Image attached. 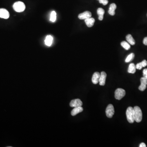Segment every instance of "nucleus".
<instances>
[{
  "label": "nucleus",
  "mask_w": 147,
  "mask_h": 147,
  "mask_svg": "<svg viewBox=\"0 0 147 147\" xmlns=\"http://www.w3.org/2000/svg\"><path fill=\"white\" fill-rule=\"evenodd\" d=\"M135 120L136 122L139 123L142 119V112L138 106H135L133 108Z\"/></svg>",
  "instance_id": "obj_1"
},
{
  "label": "nucleus",
  "mask_w": 147,
  "mask_h": 147,
  "mask_svg": "<svg viewBox=\"0 0 147 147\" xmlns=\"http://www.w3.org/2000/svg\"><path fill=\"white\" fill-rule=\"evenodd\" d=\"M126 114L128 121L130 123H133L135 121L133 108L131 107H128L127 109Z\"/></svg>",
  "instance_id": "obj_2"
},
{
  "label": "nucleus",
  "mask_w": 147,
  "mask_h": 147,
  "mask_svg": "<svg viewBox=\"0 0 147 147\" xmlns=\"http://www.w3.org/2000/svg\"><path fill=\"white\" fill-rule=\"evenodd\" d=\"M13 7L16 12H21L24 11L25 9V6L23 2L18 1L14 3Z\"/></svg>",
  "instance_id": "obj_3"
},
{
  "label": "nucleus",
  "mask_w": 147,
  "mask_h": 147,
  "mask_svg": "<svg viewBox=\"0 0 147 147\" xmlns=\"http://www.w3.org/2000/svg\"><path fill=\"white\" fill-rule=\"evenodd\" d=\"M126 95V91L123 89L118 88L115 92V98L116 99L121 100Z\"/></svg>",
  "instance_id": "obj_4"
},
{
  "label": "nucleus",
  "mask_w": 147,
  "mask_h": 147,
  "mask_svg": "<svg viewBox=\"0 0 147 147\" xmlns=\"http://www.w3.org/2000/svg\"><path fill=\"white\" fill-rule=\"evenodd\" d=\"M105 112H106V116L108 118H112L114 114V106L112 104H109L107 106Z\"/></svg>",
  "instance_id": "obj_5"
},
{
  "label": "nucleus",
  "mask_w": 147,
  "mask_h": 147,
  "mask_svg": "<svg viewBox=\"0 0 147 147\" xmlns=\"http://www.w3.org/2000/svg\"><path fill=\"white\" fill-rule=\"evenodd\" d=\"M83 105L82 101L79 99L72 100L70 102L69 105L71 107H76L81 106Z\"/></svg>",
  "instance_id": "obj_6"
},
{
  "label": "nucleus",
  "mask_w": 147,
  "mask_h": 147,
  "mask_svg": "<svg viewBox=\"0 0 147 147\" xmlns=\"http://www.w3.org/2000/svg\"><path fill=\"white\" fill-rule=\"evenodd\" d=\"M141 84L138 87V89L141 91H143L147 88V79L144 77H142L141 79Z\"/></svg>",
  "instance_id": "obj_7"
},
{
  "label": "nucleus",
  "mask_w": 147,
  "mask_h": 147,
  "mask_svg": "<svg viewBox=\"0 0 147 147\" xmlns=\"http://www.w3.org/2000/svg\"><path fill=\"white\" fill-rule=\"evenodd\" d=\"M92 17V13L89 11H86L79 14L78 17L81 20H85Z\"/></svg>",
  "instance_id": "obj_8"
},
{
  "label": "nucleus",
  "mask_w": 147,
  "mask_h": 147,
  "mask_svg": "<svg viewBox=\"0 0 147 147\" xmlns=\"http://www.w3.org/2000/svg\"><path fill=\"white\" fill-rule=\"evenodd\" d=\"M107 74L105 72H102L100 74L99 83L100 86H103L105 85Z\"/></svg>",
  "instance_id": "obj_9"
},
{
  "label": "nucleus",
  "mask_w": 147,
  "mask_h": 147,
  "mask_svg": "<svg viewBox=\"0 0 147 147\" xmlns=\"http://www.w3.org/2000/svg\"><path fill=\"white\" fill-rule=\"evenodd\" d=\"M10 17L8 11L5 9H0V18L4 19H7Z\"/></svg>",
  "instance_id": "obj_10"
},
{
  "label": "nucleus",
  "mask_w": 147,
  "mask_h": 147,
  "mask_svg": "<svg viewBox=\"0 0 147 147\" xmlns=\"http://www.w3.org/2000/svg\"><path fill=\"white\" fill-rule=\"evenodd\" d=\"M100 76V74L98 72L94 73L92 77V82L94 84H97L99 83V79Z\"/></svg>",
  "instance_id": "obj_11"
},
{
  "label": "nucleus",
  "mask_w": 147,
  "mask_h": 147,
  "mask_svg": "<svg viewBox=\"0 0 147 147\" xmlns=\"http://www.w3.org/2000/svg\"><path fill=\"white\" fill-rule=\"evenodd\" d=\"M83 110V109L81 106L74 107L71 111V115L73 116H75L79 113L82 112Z\"/></svg>",
  "instance_id": "obj_12"
},
{
  "label": "nucleus",
  "mask_w": 147,
  "mask_h": 147,
  "mask_svg": "<svg viewBox=\"0 0 147 147\" xmlns=\"http://www.w3.org/2000/svg\"><path fill=\"white\" fill-rule=\"evenodd\" d=\"M95 21V19L93 18L90 17L85 20V22H86V24L87 25V26L89 27H92L94 25Z\"/></svg>",
  "instance_id": "obj_13"
},
{
  "label": "nucleus",
  "mask_w": 147,
  "mask_h": 147,
  "mask_svg": "<svg viewBox=\"0 0 147 147\" xmlns=\"http://www.w3.org/2000/svg\"><path fill=\"white\" fill-rule=\"evenodd\" d=\"M117 8V5L115 3H112L110 5L108 10V13L111 16H114L115 14V10Z\"/></svg>",
  "instance_id": "obj_14"
},
{
  "label": "nucleus",
  "mask_w": 147,
  "mask_h": 147,
  "mask_svg": "<svg viewBox=\"0 0 147 147\" xmlns=\"http://www.w3.org/2000/svg\"><path fill=\"white\" fill-rule=\"evenodd\" d=\"M147 65V61L145 60H143L141 62L139 63L136 64V69L140 70L143 67H145Z\"/></svg>",
  "instance_id": "obj_15"
},
{
  "label": "nucleus",
  "mask_w": 147,
  "mask_h": 147,
  "mask_svg": "<svg viewBox=\"0 0 147 147\" xmlns=\"http://www.w3.org/2000/svg\"><path fill=\"white\" fill-rule=\"evenodd\" d=\"M105 13L104 10L101 8H99L97 10V14L98 15V19L102 21L103 19V15Z\"/></svg>",
  "instance_id": "obj_16"
},
{
  "label": "nucleus",
  "mask_w": 147,
  "mask_h": 147,
  "mask_svg": "<svg viewBox=\"0 0 147 147\" xmlns=\"http://www.w3.org/2000/svg\"><path fill=\"white\" fill-rule=\"evenodd\" d=\"M53 41V38L50 35H48L46 36L45 39V44L48 46H50L52 45Z\"/></svg>",
  "instance_id": "obj_17"
},
{
  "label": "nucleus",
  "mask_w": 147,
  "mask_h": 147,
  "mask_svg": "<svg viewBox=\"0 0 147 147\" xmlns=\"http://www.w3.org/2000/svg\"><path fill=\"white\" fill-rule=\"evenodd\" d=\"M136 67L135 65L133 63L130 64L128 69V73L134 74L136 72Z\"/></svg>",
  "instance_id": "obj_18"
},
{
  "label": "nucleus",
  "mask_w": 147,
  "mask_h": 147,
  "mask_svg": "<svg viewBox=\"0 0 147 147\" xmlns=\"http://www.w3.org/2000/svg\"><path fill=\"white\" fill-rule=\"evenodd\" d=\"M126 38L127 41L131 45H134L135 44V40L131 34H129L127 35Z\"/></svg>",
  "instance_id": "obj_19"
},
{
  "label": "nucleus",
  "mask_w": 147,
  "mask_h": 147,
  "mask_svg": "<svg viewBox=\"0 0 147 147\" xmlns=\"http://www.w3.org/2000/svg\"><path fill=\"white\" fill-rule=\"evenodd\" d=\"M121 45L126 50H129L130 48V44L126 41H122L121 43Z\"/></svg>",
  "instance_id": "obj_20"
},
{
  "label": "nucleus",
  "mask_w": 147,
  "mask_h": 147,
  "mask_svg": "<svg viewBox=\"0 0 147 147\" xmlns=\"http://www.w3.org/2000/svg\"><path fill=\"white\" fill-rule=\"evenodd\" d=\"M56 18H57L56 12L55 11H52L51 14L50 20L51 21L55 22L56 20Z\"/></svg>",
  "instance_id": "obj_21"
},
{
  "label": "nucleus",
  "mask_w": 147,
  "mask_h": 147,
  "mask_svg": "<svg viewBox=\"0 0 147 147\" xmlns=\"http://www.w3.org/2000/svg\"><path fill=\"white\" fill-rule=\"evenodd\" d=\"M134 57H135V54L134 53H131V54L129 55L126 58V59L125 60V62L126 63L130 62L133 59Z\"/></svg>",
  "instance_id": "obj_22"
},
{
  "label": "nucleus",
  "mask_w": 147,
  "mask_h": 147,
  "mask_svg": "<svg viewBox=\"0 0 147 147\" xmlns=\"http://www.w3.org/2000/svg\"><path fill=\"white\" fill-rule=\"evenodd\" d=\"M99 2V3H102L104 5H106L108 3V0H98Z\"/></svg>",
  "instance_id": "obj_23"
},
{
  "label": "nucleus",
  "mask_w": 147,
  "mask_h": 147,
  "mask_svg": "<svg viewBox=\"0 0 147 147\" xmlns=\"http://www.w3.org/2000/svg\"><path fill=\"white\" fill-rule=\"evenodd\" d=\"M143 76L144 78L147 79V69H145L143 70Z\"/></svg>",
  "instance_id": "obj_24"
},
{
  "label": "nucleus",
  "mask_w": 147,
  "mask_h": 147,
  "mask_svg": "<svg viewBox=\"0 0 147 147\" xmlns=\"http://www.w3.org/2000/svg\"><path fill=\"white\" fill-rule=\"evenodd\" d=\"M143 43L145 45H147V36L143 39Z\"/></svg>",
  "instance_id": "obj_25"
},
{
  "label": "nucleus",
  "mask_w": 147,
  "mask_h": 147,
  "mask_svg": "<svg viewBox=\"0 0 147 147\" xmlns=\"http://www.w3.org/2000/svg\"><path fill=\"white\" fill-rule=\"evenodd\" d=\"M146 145H145V143H141L139 145V147H146Z\"/></svg>",
  "instance_id": "obj_26"
}]
</instances>
